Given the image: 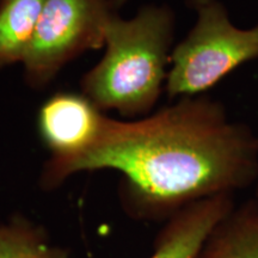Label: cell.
<instances>
[{
    "instance_id": "obj_2",
    "label": "cell",
    "mask_w": 258,
    "mask_h": 258,
    "mask_svg": "<svg viewBox=\"0 0 258 258\" xmlns=\"http://www.w3.org/2000/svg\"><path fill=\"white\" fill-rule=\"evenodd\" d=\"M175 28L167 5H145L131 19L115 14L106 27L104 55L82 78V92L104 112L147 116L165 91Z\"/></svg>"
},
{
    "instance_id": "obj_8",
    "label": "cell",
    "mask_w": 258,
    "mask_h": 258,
    "mask_svg": "<svg viewBox=\"0 0 258 258\" xmlns=\"http://www.w3.org/2000/svg\"><path fill=\"white\" fill-rule=\"evenodd\" d=\"M206 247L218 258H258V199L232 209Z\"/></svg>"
},
{
    "instance_id": "obj_6",
    "label": "cell",
    "mask_w": 258,
    "mask_h": 258,
    "mask_svg": "<svg viewBox=\"0 0 258 258\" xmlns=\"http://www.w3.org/2000/svg\"><path fill=\"white\" fill-rule=\"evenodd\" d=\"M234 207L233 195H219L180 209L169 218L148 258H198Z\"/></svg>"
},
{
    "instance_id": "obj_7",
    "label": "cell",
    "mask_w": 258,
    "mask_h": 258,
    "mask_svg": "<svg viewBox=\"0 0 258 258\" xmlns=\"http://www.w3.org/2000/svg\"><path fill=\"white\" fill-rule=\"evenodd\" d=\"M44 0H0V70L23 62Z\"/></svg>"
},
{
    "instance_id": "obj_10",
    "label": "cell",
    "mask_w": 258,
    "mask_h": 258,
    "mask_svg": "<svg viewBox=\"0 0 258 258\" xmlns=\"http://www.w3.org/2000/svg\"><path fill=\"white\" fill-rule=\"evenodd\" d=\"M129 2V0H112V3H114L115 8H120V6H122L123 4H125V3ZM186 4H188L190 8L195 9V10H199L200 8H202V6L207 5L209 4V3H212L213 0H185Z\"/></svg>"
},
{
    "instance_id": "obj_1",
    "label": "cell",
    "mask_w": 258,
    "mask_h": 258,
    "mask_svg": "<svg viewBox=\"0 0 258 258\" xmlns=\"http://www.w3.org/2000/svg\"><path fill=\"white\" fill-rule=\"evenodd\" d=\"M122 175L121 200L135 218H171L219 195H234L258 178V137L208 96L179 98L138 121L108 117L90 152L41 183L54 189L83 171Z\"/></svg>"
},
{
    "instance_id": "obj_4",
    "label": "cell",
    "mask_w": 258,
    "mask_h": 258,
    "mask_svg": "<svg viewBox=\"0 0 258 258\" xmlns=\"http://www.w3.org/2000/svg\"><path fill=\"white\" fill-rule=\"evenodd\" d=\"M112 0H44L34 38L23 62L24 80L43 89L71 61L104 47Z\"/></svg>"
},
{
    "instance_id": "obj_11",
    "label": "cell",
    "mask_w": 258,
    "mask_h": 258,
    "mask_svg": "<svg viewBox=\"0 0 258 258\" xmlns=\"http://www.w3.org/2000/svg\"><path fill=\"white\" fill-rule=\"evenodd\" d=\"M198 258H218V257L215 256V254L213 252H211V251H209L205 245V247H203V250L201 251V253L199 254Z\"/></svg>"
},
{
    "instance_id": "obj_3",
    "label": "cell",
    "mask_w": 258,
    "mask_h": 258,
    "mask_svg": "<svg viewBox=\"0 0 258 258\" xmlns=\"http://www.w3.org/2000/svg\"><path fill=\"white\" fill-rule=\"evenodd\" d=\"M196 11L195 24L171 53L165 85L171 99L202 96L240 66L258 60V24L237 27L218 0Z\"/></svg>"
},
{
    "instance_id": "obj_5",
    "label": "cell",
    "mask_w": 258,
    "mask_h": 258,
    "mask_svg": "<svg viewBox=\"0 0 258 258\" xmlns=\"http://www.w3.org/2000/svg\"><path fill=\"white\" fill-rule=\"evenodd\" d=\"M108 116L83 92L57 91L42 103L36 129L50 152L41 182L86 154L101 140Z\"/></svg>"
},
{
    "instance_id": "obj_9",
    "label": "cell",
    "mask_w": 258,
    "mask_h": 258,
    "mask_svg": "<svg viewBox=\"0 0 258 258\" xmlns=\"http://www.w3.org/2000/svg\"><path fill=\"white\" fill-rule=\"evenodd\" d=\"M0 258H69L50 243L43 227L22 215L0 222Z\"/></svg>"
},
{
    "instance_id": "obj_12",
    "label": "cell",
    "mask_w": 258,
    "mask_h": 258,
    "mask_svg": "<svg viewBox=\"0 0 258 258\" xmlns=\"http://www.w3.org/2000/svg\"><path fill=\"white\" fill-rule=\"evenodd\" d=\"M254 190H256V198L258 199V178H257L256 184H254Z\"/></svg>"
}]
</instances>
